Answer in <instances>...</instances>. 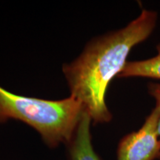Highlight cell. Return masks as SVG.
<instances>
[{
  "mask_svg": "<svg viewBox=\"0 0 160 160\" xmlns=\"http://www.w3.org/2000/svg\"><path fill=\"white\" fill-rule=\"evenodd\" d=\"M157 22L155 11L144 9L123 28L92 39L77 59L63 65L71 96L94 123L112 119L105 102L108 87L123 70L131 50L151 35Z\"/></svg>",
  "mask_w": 160,
  "mask_h": 160,
  "instance_id": "6da1fadb",
  "label": "cell"
},
{
  "mask_svg": "<svg viewBox=\"0 0 160 160\" xmlns=\"http://www.w3.org/2000/svg\"><path fill=\"white\" fill-rule=\"evenodd\" d=\"M74 97L45 100L19 96L0 86V123L19 120L35 129L50 148L68 145L83 114Z\"/></svg>",
  "mask_w": 160,
  "mask_h": 160,
  "instance_id": "7a4b0ae2",
  "label": "cell"
},
{
  "mask_svg": "<svg viewBox=\"0 0 160 160\" xmlns=\"http://www.w3.org/2000/svg\"><path fill=\"white\" fill-rule=\"evenodd\" d=\"M159 114L154 108L137 131L120 140L117 160H154L160 157V139L158 133Z\"/></svg>",
  "mask_w": 160,
  "mask_h": 160,
  "instance_id": "3957f363",
  "label": "cell"
},
{
  "mask_svg": "<svg viewBox=\"0 0 160 160\" xmlns=\"http://www.w3.org/2000/svg\"><path fill=\"white\" fill-rule=\"evenodd\" d=\"M91 118L83 112L77 131L68 145L70 160H101L92 145Z\"/></svg>",
  "mask_w": 160,
  "mask_h": 160,
  "instance_id": "277c9868",
  "label": "cell"
},
{
  "mask_svg": "<svg viewBox=\"0 0 160 160\" xmlns=\"http://www.w3.org/2000/svg\"><path fill=\"white\" fill-rule=\"evenodd\" d=\"M155 57L141 61L128 62L118 77H146L160 79V43Z\"/></svg>",
  "mask_w": 160,
  "mask_h": 160,
  "instance_id": "5b68a950",
  "label": "cell"
},
{
  "mask_svg": "<svg viewBox=\"0 0 160 160\" xmlns=\"http://www.w3.org/2000/svg\"><path fill=\"white\" fill-rule=\"evenodd\" d=\"M148 92L152 97L156 100V108L159 114L158 119V133L160 139V84L159 83H150L148 85ZM160 159V157H159Z\"/></svg>",
  "mask_w": 160,
  "mask_h": 160,
  "instance_id": "8992f818",
  "label": "cell"
}]
</instances>
